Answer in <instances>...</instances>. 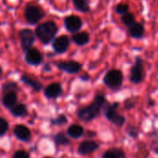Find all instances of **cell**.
Segmentation results:
<instances>
[{
    "label": "cell",
    "mask_w": 158,
    "mask_h": 158,
    "mask_svg": "<svg viewBox=\"0 0 158 158\" xmlns=\"http://www.w3.org/2000/svg\"><path fill=\"white\" fill-rule=\"evenodd\" d=\"M70 44V39L68 35L62 34L56 37L52 41V47L56 54H64L68 51Z\"/></svg>",
    "instance_id": "8"
},
{
    "label": "cell",
    "mask_w": 158,
    "mask_h": 158,
    "mask_svg": "<svg viewBox=\"0 0 158 158\" xmlns=\"http://www.w3.org/2000/svg\"><path fill=\"white\" fill-rule=\"evenodd\" d=\"M14 134L19 140L22 142H27L31 139V131L24 125H17L14 128Z\"/></svg>",
    "instance_id": "14"
},
{
    "label": "cell",
    "mask_w": 158,
    "mask_h": 158,
    "mask_svg": "<svg viewBox=\"0 0 158 158\" xmlns=\"http://www.w3.org/2000/svg\"><path fill=\"white\" fill-rule=\"evenodd\" d=\"M2 74H3V69H2V67L0 66V77L2 76Z\"/></svg>",
    "instance_id": "32"
},
{
    "label": "cell",
    "mask_w": 158,
    "mask_h": 158,
    "mask_svg": "<svg viewBox=\"0 0 158 158\" xmlns=\"http://www.w3.org/2000/svg\"><path fill=\"white\" fill-rule=\"evenodd\" d=\"M105 103H106V98L104 95H102V94L96 95L94 97V102L90 106H88L79 111V113H78L79 118L82 120H91V119L94 118L99 114L100 109L105 105Z\"/></svg>",
    "instance_id": "2"
},
{
    "label": "cell",
    "mask_w": 158,
    "mask_h": 158,
    "mask_svg": "<svg viewBox=\"0 0 158 158\" xmlns=\"http://www.w3.org/2000/svg\"><path fill=\"white\" fill-rule=\"evenodd\" d=\"M121 21H122V23H123L124 25H126L127 27H130V26H131L133 23L136 22L134 15H133L132 13H131V12H128V13L122 15V16H121Z\"/></svg>",
    "instance_id": "22"
},
{
    "label": "cell",
    "mask_w": 158,
    "mask_h": 158,
    "mask_svg": "<svg viewBox=\"0 0 158 158\" xmlns=\"http://www.w3.org/2000/svg\"><path fill=\"white\" fill-rule=\"evenodd\" d=\"M64 25L68 31L70 33L78 32L82 27V20L79 16L69 15L64 19Z\"/></svg>",
    "instance_id": "9"
},
{
    "label": "cell",
    "mask_w": 158,
    "mask_h": 158,
    "mask_svg": "<svg viewBox=\"0 0 158 158\" xmlns=\"http://www.w3.org/2000/svg\"><path fill=\"white\" fill-rule=\"evenodd\" d=\"M18 101V95L16 92H7L4 94V96L2 98V102L3 105L6 107V108H11L13 107Z\"/></svg>",
    "instance_id": "16"
},
{
    "label": "cell",
    "mask_w": 158,
    "mask_h": 158,
    "mask_svg": "<svg viewBox=\"0 0 158 158\" xmlns=\"http://www.w3.org/2000/svg\"><path fill=\"white\" fill-rule=\"evenodd\" d=\"M71 41L79 46H84L90 42V34L87 31L75 32L71 36Z\"/></svg>",
    "instance_id": "13"
},
{
    "label": "cell",
    "mask_w": 158,
    "mask_h": 158,
    "mask_svg": "<svg viewBox=\"0 0 158 158\" xmlns=\"http://www.w3.org/2000/svg\"><path fill=\"white\" fill-rule=\"evenodd\" d=\"M98 148V144L92 141H86L80 144L79 146V153L81 155L91 154Z\"/></svg>",
    "instance_id": "18"
},
{
    "label": "cell",
    "mask_w": 158,
    "mask_h": 158,
    "mask_svg": "<svg viewBox=\"0 0 158 158\" xmlns=\"http://www.w3.org/2000/svg\"><path fill=\"white\" fill-rule=\"evenodd\" d=\"M19 37L20 46L23 52H26L27 50L31 48L36 39L34 31L28 28L20 30L19 32Z\"/></svg>",
    "instance_id": "5"
},
{
    "label": "cell",
    "mask_w": 158,
    "mask_h": 158,
    "mask_svg": "<svg viewBox=\"0 0 158 158\" xmlns=\"http://www.w3.org/2000/svg\"><path fill=\"white\" fill-rule=\"evenodd\" d=\"M104 82L111 89L119 88L123 82V73L119 69H111L105 75Z\"/></svg>",
    "instance_id": "4"
},
{
    "label": "cell",
    "mask_w": 158,
    "mask_h": 158,
    "mask_svg": "<svg viewBox=\"0 0 158 158\" xmlns=\"http://www.w3.org/2000/svg\"><path fill=\"white\" fill-rule=\"evenodd\" d=\"M44 66H45V67L44 68V71H50V70H51L50 65H49L48 63H46V64H45Z\"/></svg>",
    "instance_id": "30"
},
{
    "label": "cell",
    "mask_w": 158,
    "mask_h": 158,
    "mask_svg": "<svg viewBox=\"0 0 158 158\" xmlns=\"http://www.w3.org/2000/svg\"><path fill=\"white\" fill-rule=\"evenodd\" d=\"M44 158H50V157H44Z\"/></svg>",
    "instance_id": "33"
},
{
    "label": "cell",
    "mask_w": 158,
    "mask_h": 158,
    "mask_svg": "<svg viewBox=\"0 0 158 158\" xmlns=\"http://www.w3.org/2000/svg\"><path fill=\"white\" fill-rule=\"evenodd\" d=\"M81 80H83V81H87V80L89 79V76H81Z\"/></svg>",
    "instance_id": "31"
},
{
    "label": "cell",
    "mask_w": 158,
    "mask_h": 158,
    "mask_svg": "<svg viewBox=\"0 0 158 158\" xmlns=\"http://www.w3.org/2000/svg\"><path fill=\"white\" fill-rule=\"evenodd\" d=\"M24 59L25 62L31 66H39L43 62L44 57L39 49L31 47L25 52Z\"/></svg>",
    "instance_id": "10"
},
{
    "label": "cell",
    "mask_w": 158,
    "mask_h": 158,
    "mask_svg": "<svg viewBox=\"0 0 158 158\" xmlns=\"http://www.w3.org/2000/svg\"><path fill=\"white\" fill-rule=\"evenodd\" d=\"M10 110L12 115L15 117H22L27 113V108L24 104H16L13 107L10 108Z\"/></svg>",
    "instance_id": "20"
},
{
    "label": "cell",
    "mask_w": 158,
    "mask_h": 158,
    "mask_svg": "<svg viewBox=\"0 0 158 158\" xmlns=\"http://www.w3.org/2000/svg\"><path fill=\"white\" fill-rule=\"evenodd\" d=\"M129 33L132 38L141 39L144 35V27L142 23L135 22L129 27Z\"/></svg>",
    "instance_id": "15"
},
{
    "label": "cell",
    "mask_w": 158,
    "mask_h": 158,
    "mask_svg": "<svg viewBox=\"0 0 158 158\" xmlns=\"http://www.w3.org/2000/svg\"><path fill=\"white\" fill-rule=\"evenodd\" d=\"M74 7L82 13H87L90 11V0H72Z\"/></svg>",
    "instance_id": "19"
},
{
    "label": "cell",
    "mask_w": 158,
    "mask_h": 158,
    "mask_svg": "<svg viewBox=\"0 0 158 158\" xmlns=\"http://www.w3.org/2000/svg\"><path fill=\"white\" fill-rule=\"evenodd\" d=\"M57 31H58L57 25L54 21L48 20L41 24H38L37 27L35 28L34 33L36 38L42 44H48L56 38Z\"/></svg>",
    "instance_id": "1"
},
{
    "label": "cell",
    "mask_w": 158,
    "mask_h": 158,
    "mask_svg": "<svg viewBox=\"0 0 158 158\" xmlns=\"http://www.w3.org/2000/svg\"><path fill=\"white\" fill-rule=\"evenodd\" d=\"M117 106L118 104H115L113 106H108L106 109V116L113 123L117 125H122L124 123V118L117 112L116 110Z\"/></svg>",
    "instance_id": "11"
},
{
    "label": "cell",
    "mask_w": 158,
    "mask_h": 158,
    "mask_svg": "<svg viewBox=\"0 0 158 158\" xmlns=\"http://www.w3.org/2000/svg\"><path fill=\"white\" fill-rule=\"evenodd\" d=\"M19 90V86L14 81H6L2 85V91L3 93L7 92H17Z\"/></svg>",
    "instance_id": "23"
},
{
    "label": "cell",
    "mask_w": 158,
    "mask_h": 158,
    "mask_svg": "<svg viewBox=\"0 0 158 158\" xmlns=\"http://www.w3.org/2000/svg\"><path fill=\"white\" fill-rule=\"evenodd\" d=\"M8 129V123L5 118H0V136L4 135Z\"/></svg>",
    "instance_id": "27"
},
{
    "label": "cell",
    "mask_w": 158,
    "mask_h": 158,
    "mask_svg": "<svg viewBox=\"0 0 158 158\" xmlns=\"http://www.w3.org/2000/svg\"><path fill=\"white\" fill-rule=\"evenodd\" d=\"M51 122L53 123V124H64L65 122H67V118H66V117L64 116V115H61V116H59L57 118H56V119H53V120H51Z\"/></svg>",
    "instance_id": "29"
},
{
    "label": "cell",
    "mask_w": 158,
    "mask_h": 158,
    "mask_svg": "<svg viewBox=\"0 0 158 158\" xmlns=\"http://www.w3.org/2000/svg\"><path fill=\"white\" fill-rule=\"evenodd\" d=\"M56 67L60 69L61 71L67 72L69 74H76L81 71L82 65L77 61L74 60H69V61H59L55 63Z\"/></svg>",
    "instance_id": "7"
},
{
    "label": "cell",
    "mask_w": 158,
    "mask_h": 158,
    "mask_svg": "<svg viewBox=\"0 0 158 158\" xmlns=\"http://www.w3.org/2000/svg\"><path fill=\"white\" fill-rule=\"evenodd\" d=\"M20 81H21L24 84H26V85L31 87V88H32L34 91H36V92H39V91H41V90L43 89V84H42L39 81L35 80V79H33V78L28 76V75H22V76L20 77Z\"/></svg>",
    "instance_id": "17"
},
{
    "label": "cell",
    "mask_w": 158,
    "mask_h": 158,
    "mask_svg": "<svg viewBox=\"0 0 158 158\" xmlns=\"http://www.w3.org/2000/svg\"><path fill=\"white\" fill-rule=\"evenodd\" d=\"M68 133L72 138H80L83 134V128L80 125H72L69 128Z\"/></svg>",
    "instance_id": "21"
},
{
    "label": "cell",
    "mask_w": 158,
    "mask_h": 158,
    "mask_svg": "<svg viewBox=\"0 0 158 158\" xmlns=\"http://www.w3.org/2000/svg\"><path fill=\"white\" fill-rule=\"evenodd\" d=\"M103 158H125V156H124V154L120 150L113 149V150L107 151L104 155Z\"/></svg>",
    "instance_id": "24"
},
{
    "label": "cell",
    "mask_w": 158,
    "mask_h": 158,
    "mask_svg": "<svg viewBox=\"0 0 158 158\" xmlns=\"http://www.w3.org/2000/svg\"><path fill=\"white\" fill-rule=\"evenodd\" d=\"M129 9H130V6L128 4L126 3H120V4H118L115 7V11L116 13L119 14V15H124L126 13L129 12Z\"/></svg>",
    "instance_id": "25"
},
{
    "label": "cell",
    "mask_w": 158,
    "mask_h": 158,
    "mask_svg": "<svg viewBox=\"0 0 158 158\" xmlns=\"http://www.w3.org/2000/svg\"><path fill=\"white\" fill-rule=\"evenodd\" d=\"M62 86L58 82H53L44 88V95L49 99H55L62 94Z\"/></svg>",
    "instance_id": "12"
},
{
    "label": "cell",
    "mask_w": 158,
    "mask_h": 158,
    "mask_svg": "<svg viewBox=\"0 0 158 158\" xmlns=\"http://www.w3.org/2000/svg\"><path fill=\"white\" fill-rule=\"evenodd\" d=\"M144 69H143V60L140 56H136L135 63L131 69L130 79L133 83H140L144 79Z\"/></svg>",
    "instance_id": "6"
},
{
    "label": "cell",
    "mask_w": 158,
    "mask_h": 158,
    "mask_svg": "<svg viewBox=\"0 0 158 158\" xmlns=\"http://www.w3.org/2000/svg\"><path fill=\"white\" fill-rule=\"evenodd\" d=\"M13 158H30V156H29L28 153L25 152L24 150H19L14 154Z\"/></svg>",
    "instance_id": "28"
},
{
    "label": "cell",
    "mask_w": 158,
    "mask_h": 158,
    "mask_svg": "<svg viewBox=\"0 0 158 158\" xmlns=\"http://www.w3.org/2000/svg\"><path fill=\"white\" fill-rule=\"evenodd\" d=\"M55 142L57 143V144H60V145H68L69 143V139L63 134V133H58L56 135L55 137Z\"/></svg>",
    "instance_id": "26"
},
{
    "label": "cell",
    "mask_w": 158,
    "mask_h": 158,
    "mask_svg": "<svg viewBox=\"0 0 158 158\" xmlns=\"http://www.w3.org/2000/svg\"><path fill=\"white\" fill-rule=\"evenodd\" d=\"M45 16V12L38 6L27 5L24 9V18L28 24L36 25Z\"/></svg>",
    "instance_id": "3"
}]
</instances>
